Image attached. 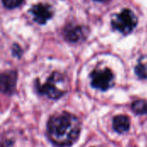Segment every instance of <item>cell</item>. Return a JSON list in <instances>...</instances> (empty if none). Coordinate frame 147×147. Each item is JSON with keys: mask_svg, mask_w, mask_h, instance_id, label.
Returning <instances> with one entry per match:
<instances>
[{"mask_svg": "<svg viewBox=\"0 0 147 147\" xmlns=\"http://www.w3.org/2000/svg\"><path fill=\"white\" fill-rule=\"evenodd\" d=\"M47 130L48 139L53 144L59 147L71 146L80 135L81 124L77 116L63 112L50 117Z\"/></svg>", "mask_w": 147, "mask_h": 147, "instance_id": "1", "label": "cell"}, {"mask_svg": "<svg viewBox=\"0 0 147 147\" xmlns=\"http://www.w3.org/2000/svg\"><path fill=\"white\" fill-rule=\"evenodd\" d=\"M36 89L40 95L57 100L68 91L69 82L64 74L55 71L49 76L44 84H40L37 82Z\"/></svg>", "mask_w": 147, "mask_h": 147, "instance_id": "2", "label": "cell"}, {"mask_svg": "<svg viewBox=\"0 0 147 147\" xmlns=\"http://www.w3.org/2000/svg\"><path fill=\"white\" fill-rule=\"evenodd\" d=\"M137 25V17L130 9H123L112 21V26L115 29L123 34L131 33Z\"/></svg>", "mask_w": 147, "mask_h": 147, "instance_id": "3", "label": "cell"}, {"mask_svg": "<svg viewBox=\"0 0 147 147\" xmlns=\"http://www.w3.org/2000/svg\"><path fill=\"white\" fill-rule=\"evenodd\" d=\"M91 85L100 90H107L113 86L114 74L109 68L96 69L90 74Z\"/></svg>", "mask_w": 147, "mask_h": 147, "instance_id": "4", "label": "cell"}, {"mask_svg": "<svg viewBox=\"0 0 147 147\" xmlns=\"http://www.w3.org/2000/svg\"><path fill=\"white\" fill-rule=\"evenodd\" d=\"M30 12L34 17V20L40 23L45 24L53 16V9L50 5L45 3H39L32 7Z\"/></svg>", "mask_w": 147, "mask_h": 147, "instance_id": "5", "label": "cell"}, {"mask_svg": "<svg viewBox=\"0 0 147 147\" xmlns=\"http://www.w3.org/2000/svg\"><path fill=\"white\" fill-rule=\"evenodd\" d=\"M17 75L14 71H8L1 75L0 88L1 91L6 95H11L16 88Z\"/></svg>", "mask_w": 147, "mask_h": 147, "instance_id": "6", "label": "cell"}, {"mask_svg": "<svg viewBox=\"0 0 147 147\" xmlns=\"http://www.w3.org/2000/svg\"><path fill=\"white\" fill-rule=\"evenodd\" d=\"M65 36L71 42H78L84 39L85 33L83 27L70 24L65 28Z\"/></svg>", "mask_w": 147, "mask_h": 147, "instance_id": "7", "label": "cell"}, {"mask_svg": "<svg viewBox=\"0 0 147 147\" xmlns=\"http://www.w3.org/2000/svg\"><path fill=\"white\" fill-rule=\"evenodd\" d=\"M113 127L114 130L118 134L127 133L130 129L129 118L124 115H120L115 116L113 120Z\"/></svg>", "mask_w": 147, "mask_h": 147, "instance_id": "8", "label": "cell"}, {"mask_svg": "<svg viewBox=\"0 0 147 147\" xmlns=\"http://www.w3.org/2000/svg\"><path fill=\"white\" fill-rule=\"evenodd\" d=\"M135 73L141 79L147 78V57H142L139 60L135 67Z\"/></svg>", "mask_w": 147, "mask_h": 147, "instance_id": "9", "label": "cell"}, {"mask_svg": "<svg viewBox=\"0 0 147 147\" xmlns=\"http://www.w3.org/2000/svg\"><path fill=\"white\" fill-rule=\"evenodd\" d=\"M131 108L136 115H145L147 113V102L145 100H137L132 103Z\"/></svg>", "mask_w": 147, "mask_h": 147, "instance_id": "10", "label": "cell"}, {"mask_svg": "<svg viewBox=\"0 0 147 147\" xmlns=\"http://www.w3.org/2000/svg\"><path fill=\"white\" fill-rule=\"evenodd\" d=\"M23 0H3V5L8 9H14L22 3Z\"/></svg>", "mask_w": 147, "mask_h": 147, "instance_id": "11", "label": "cell"}, {"mask_svg": "<svg viewBox=\"0 0 147 147\" xmlns=\"http://www.w3.org/2000/svg\"><path fill=\"white\" fill-rule=\"evenodd\" d=\"M95 1H97V2H107V1H109V0H95Z\"/></svg>", "mask_w": 147, "mask_h": 147, "instance_id": "12", "label": "cell"}, {"mask_svg": "<svg viewBox=\"0 0 147 147\" xmlns=\"http://www.w3.org/2000/svg\"><path fill=\"white\" fill-rule=\"evenodd\" d=\"M95 147H101V146H95Z\"/></svg>", "mask_w": 147, "mask_h": 147, "instance_id": "13", "label": "cell"}]
</instances>
